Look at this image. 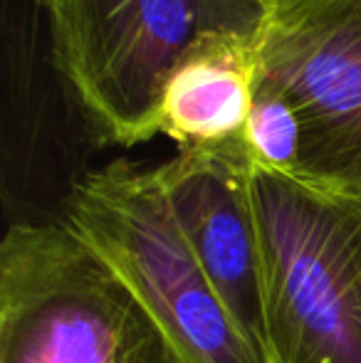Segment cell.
Returning a JSON list of instances; mask_svg holds the SVG:
<instances>
[{"label":"cell","mask_w":361,"mask_h":363,"mask_svg":"<svg viewBox=\"0 0 361 363\" xmlns=\"http://www.w3.org/2000/svg\"><path fill=\"white\" fill-rule=\"evenodd\" d=\"M0 363H181L124 279L72 228L15 223L0 242Z\"/></svg>","instance_id":"cell-3"},{"label":"cell","mask_w":361,"mask_h":363,"mask_svg":"<svg viewBox=\"0 0 361 363\" xmlns=\"http://www.w3.org/2000/svg\"><path fill=\"white\" fill-rule=\"evenodd\" d=\"M265 0H62L50 8L55 67L94 141L136 146L159 134L164 86L196 40L255 38Z\"/></svg>","instance_id":"cell-2"},{"label":"cell","mask_w":361,"mask_h":363,"mask_svg":"<svg viewBox=\"0 0 361 363\" xmlns=\"http://www.w3.org/2000/svg\"><path fill=\"white\" fill-rule=\"evenodd\" d=\"M252 86L297 111L302 156L294 178L361 196V0H265Z\"/></svg>","instance_id":"cell-5"},{"label":"cell","mask_w":361,"mask_h":363,"mask_svg":"<svg viewBox=\"0 0 361 363\" xmlns=\"http://www.w3.org/2000/svg\"><path fill=\"white\" fill-rule=\"evenodd\" d=\"M38 3H40V5H45V8H48V10H50V8H52V5L62 3V0H38Z\"/></svg>","instance_id":"cell-9"},{"label":"cell","mask_w":361,"mask_h":363,"mask_svg":"<svg viewBox=\"0 0 361 363\" xmlns=\"http://www.w3.org/2000/svg\"><path fill=\"white\" fill-rule=\"evenodd\" d=\"M252 43L231 33L196 40L164 86L159 134L181 148L243 139L252 104Z\"/></svg>","instance_id":"cell-7"},{"label":"cell","mask_w":361,"mask_h":363,"mask_svg":"<svg viewBox=\"0 0 361 363\" xmlns=\"http://www.w3.org/2000/svg\"><path fill=\"white\" fill-rule=\"evenodd\" d=\"M265 363H361V196L252 161Z\"/></svg>","instance_id":"cell-1"},{"label":"cell","mask_w":361,"mask_h":363,"mask_svg":"<svg viewBox=\"0 0 361 363\" xmlns=\"http://www.w3.org/2000/svg\"><path fill=\"white\" fill-rule=\"evenodd\" d=\"M243 139L257 166L294 178L302 156V124L284 96L252 86Z\"/></svg>","instance_id":"cell-8"},{"label":"cell","mask_w":361,"mask_h":363,"mask_svg":"<svg viewBox=\"0 0 361 363\" xmlns=\"http://www.w3.org/2000/svg\"><path fill=\"white\" fill-rule=\"evenodd\" d=\"M62 223L124 279L181 363H260L188 247L156 168L111 161L87 173Z\"/></svg>","instance_id":"cell-4"},{"label":"cell","mask_w":361,"mask_h":363,"mask_svg":"<svg viewBox=\"0 0 361 363\" xmlns=\"http://www.w3.org/2000/svg\"><path fill=\"white\" fill-rule=\"evenodd\" d=\"M245 139L181 148L156 166L179 228L208 282L260 363H265L262 255Z\"/></svg>","instance_id":"cell-6"}]
</instances>
